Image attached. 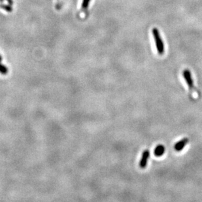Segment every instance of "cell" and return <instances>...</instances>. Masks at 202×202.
Here are the masks:
<instances>
[{
	"mask_svg": "<svg viewBox=\"0 0 202 202\" xmlns=\"http://www.w3.org/2000/svg\"><path fill=\"white\" fill-rule=\"evenodd\" d=\"M152 34H153V37L154 41H155L156 43V46L158 50V53L159 54L162 55L164 53V43L163 41L160 37V35L159 31H158L157 28H153L152 30Z\"/></svg>",
	"mask_w": 202,
	"mask_h": 202,
	"instance_id": "1",
	"label": "cell"
},
{
	"mask_svg": "<svg viewBox=\"0 0 202 202\" xmlns=\"http://www.w3.org/2000/svg\"><path fill=\"white\" fill-rule=\"evenodd\" d=\"M8 2L9 3V4H11V5H12V4H13V2H12V0H7Z\"/></svg>",
	"mask_w": 202,
	"mask_h": 202,
	"instance_id": "8",
	"label": "cell"
},
{
	"mask_svg": "<svg viewBox=\"0 0 202 202\" xmlns=\"http://www.w3.org/2000/svg\"><path fill=\"white\" fill-rule=\"evenodd\" d=\"M149 155H150V152L148 150H145L143 153L142 158L139 162V166L141 168L144 169L146 167V165H147V162H148V160L149 158Z\"/></svg>",
	"mask_w": 202,
	"mask_h": 202,
	"instance_id": "3",
	"label": "cell"
},
{
	"mask_svg": "<svg viewBox=\"0 0 202 202\" xmlns=\"http://www.w3.org/2000/svg\"><path fill=\"white\" fill-rule=\"evenodd\" d=\"M2 60V57L1 56V55H0V62Z\"/></svg>",
	"mask_w": 202,
	"mask_h": 202,
	"instance_id": "9",
	"label": "cell"
},
{
	"mask_svg": "<svg viewBox=\"0 0 202 202\" xmlns=\"http://www.w3.org/2000/svg\"><path fill=\"white\" fill-rule=\"evenodd\" d=\"M165 152V148L163 145H158L154 149V155L156 156H161L164 154Z\"/></svg>",
	"mask_w": 202,
	"mask_h": 202,
	"instance_id": "5",
	"label": "cell"
},
{
	"mask_svg": "<svg viewBox=\"0 0 202 202\" xmlns=\"http://www.w3.org/2000/svg\"><path fill=\"white\" fill-rule=\"evenodd\" d=\"M188 142V139L187 138L183 139H181L179 142H177V143H175L174 148H175V150H177V151L179 152L184 149V147L186 146V145L187 144Z\"/></svg>",
	"mask_w": 202,
	"mask_h": 202,
	"instance_id": "4",
	"label": "cell"
},
{
	"mask_svg": "<svg viewBox=\"0 0 202 202\" xmlns=\"http://www.w3.org/2000/svg\"><path fill=\"white\" fill-rule=\"evenodd\" d=\"M0 73L3 75H7L8 73V69L1 63H0Z\"/></svg>",
	"mask_w": 202,
	"mask_h": 202,
	"instance_id": "6",
	"label": "cell"
},
{
	"mask_svg": "<svg viewBox=\"0 0 202 202\" xmlns=\"http://www.w3.org/2000/svg\"><path fill=\"white\" fill-rule=\"evenodd\" d=\"M183 77L184 78V80L187 83L190 90L193 91V90L194 89V81H193V79L192 77L191 71H190L188 69H185L183 71Z\"/></svg>",
	"mask_w": 202,
	"mask_h": 202,
	"instance_id": "2",
	"label": "cell"
},
{
	"mask_svg": "<svg viewBox=\"0 0 202 202\" xmlns=\"http://www.w3.org/2000/svg\"><path fill=\"white\" fill-rule=\"evenodd\" d=\"M90 1V0H83V2H82V8H84V9H86V8L88 7V6L89 5Z\"/></svg>",
	"mask_w": 202,
	"mask_h": 202,
	"instance_id": "7",
	"label": "cell"
}]
</instances>
